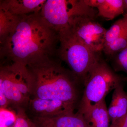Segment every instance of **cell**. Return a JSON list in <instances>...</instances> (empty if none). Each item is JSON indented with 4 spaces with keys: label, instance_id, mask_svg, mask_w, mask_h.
<instances>
[{
    "label": "cell",
    "instance_id": "cell-1",
    "mask_svg": "<svg viewBox=\"0 0 127 127\" xmlns=\"http://www.w3.org/2000/svg\"><path fill=\"white\" fill-rule=\"evenodd\" d=\"M59 43L58 32L36 14L18 16L15 26L0 44L2 62L28 65L45 56H55Z\"/></svg>",
    "mask_w": 127,
    "mask_h": 127
},
{
    "label": "cell",
    "instance_id": "cell-2",
    "mask_svg": "<svg viewBox=\"0 0 127 127\" xmlns=\"http://www.w3.org/2000/svg\"><path fill=\"white\" fill-rule=\"evenodd\" d=\"M55 56H45L27 65L32 75V98L58 100L76 108L81 98L77 78Z\"/></svg>",
    "mask_w": 127,
    "mask_h": 127
},
{
    "label": "cell",
    "instance_id": "cell-3",
    "mask_svg": "<svg viewBox=\"0 0 127 127\" xmlns=\"http://www.w3.org/2000/svg\"><path fill=\"white\" fill-rule=\"evenodd\" d=\"M59 43L56 56L68 66L80 82L84 84L89 73L100 59L78 39L70 27L58 32Z\"/></svg>",
    "mask_w": 127,
    "mask_h": 127
},
{
    "label": "cell",
    "instance_id": "cell-4",
    "mask_svg": "<svg viewBox=\"0 0 127 127\" xmlns=\"http://www.w3.org/2000/svg\"><path fill=\"white\" fill-rule=\"evenodd\" d=\"M123 78L100 58L93 67L84 82V91L77 112L84 114L105 99L111 91L124 82Z\"/></svg>",
    "mask_w": 127,
    "mask_h": 127
},
{
    "label": "cell",
    "instance_id": "cell-5",
    "mask_svg": "<svg viewBox=\"0 0 127 127\" xmlns=\"http://www.w3.org/2000/svg\"><path fill=\"white\" fill-rule=\"evenodd\" d=\"M40 14L48 25L58 33L69 27L76 17H95L97 11L86 4L84 0H47Z\"/></svg>",
    "mask_w": 127,
    "mask_h": 127
},
{
    "label": "cell",
    "instance_id": "cell-6",
    "mask_svg": "<svg viewBox=\"0 0 127 127\" xmlns=\"http://www.w3.org/2000/svg\"><path fill=\"white\" fill-rule=\"evenodd\" d=\"M95 18L88 16L76 17L69 27L79 40L94 52L98 53L104 49L107 30Z\"/></svg>",
    "mask_w": 127,
    "mask_h": 127
},
{
    "label": "cell",
    "instance_id": "cell-7",
    "mask_svg": "<svg viewBox=\"0 0 127 127\" xmlns=\"http://www.w3.org/2000/svg\"><path fill=\"white\" fill-rule=\"evenodd\" d=\"M0 90H2L9 101L10 106L14 109L28 107L29 101L16 86L9 66L2 63L0 67Z\"/></svg>",
    "mask_w": 127,
    "mask_h": 127
},
{
    "label": "cell",
    "instance_id": "cell-8",
    "mask_svg": "<svg viewBox=\"0 0 127 127\" xmlns=\"http://www.w3.org/2000/svg\"><path fill=\"white\" fill-rule=\"evenodd\" d=\"M35 117H47L74 112L75 108L58 100L31 98L28 107Z\"/></svg>",
    "mask_w": 127,
    "mask_h": 127
},
{
    "label": "cell",
    "instance_id": "cell-9",
    "mask_svg": "<svg viewBox=\"0 0 127 127\" xmlns=\"http://www.w3.org/2000/svg\"><path fill=\"white\" fill-rule=\"evenodd\" d=\"M37 127H88L83 114L69 112L54 117H34L32 120Z\"/></svg>",
    "mask_w": 127,
    "mask_h": 127
},
{
    "label": "cell",
    "instance_id": "cell-10",
    "mask_svg": "<svg viewBox=\"0 0 127 127\" xmlns=\"http://www.w3.org/2000/svg\"><path fill=\"white\" fill-rule=\"evenodd\" d=\"M46 0H3L0 6L19 16L39 13Z\"/></svg>",
    "mask_w": 127,
    "mask_h": 127
},
{
    "label": "cell",
    "instance_id": "cell-11",
    "mask_svg": "<svg viewBox=\"0 0 127 127\" xmlns=\"http://www.w3.org/2000/svg\"><path fill=\"white\" fill-rule=\"evenodd\" d=\"M83 115L88 127H109L111 125L105 99Z\"/></svg>",
    "mask_w": 127,
    "mask_h": 127
},
{
    "label": "cell",
    "instance_id": "cell-12",
    "mask_svg": "<svg viewBox=\"0 0 127 127\" xmlns=\"http://www.w3.org/2000/svg\"><path fill=\"white\" fill-rule=\"evenodd\" d=\"M97 16L109 21L124 14V0H103L97 7Z\"/></svg>",
    "mask_w": 127,
    "mask_h": 127
},
{
    "label": "cell",
    "instance_id": "cell-13",
    "mask_svg": "<svg viewBox=\"0 0 127 127\" xmlns=\"http://www.w3.org/2000/svg\"><path fill=\"white\" fill-rule=\"evenodd\" d=\"M111 103L118 110V118L116 122L124 118L127 115V92L124 90V82L114 89Z\"/></svg>",
    "mask_w": 127,
    "mask_h": 127
},
{
    "label": "cell",
    "instance_id": "cell-14",
    "mask_svg": "<svg viewBox=\"0 0 127 127\" xmlns=\"http://www.w3.org/2000/svg\"><path fill=\"white\" fill-rule=\"evenodd\" d=\"M18 16L0 6V43H2L15 26Z\"/></svg>",
    "mask_w": 127,
    "mask_h": 127
},
{
    "label": "cell",
    "instance_id": "cell-15",
    "mask_svg": "<svg viewBox=\"0 0 127 127\" xmlns=\"http://www.w3.org/2000/svg\"><path fill=\"white\" fill-rule=\"evenodd\" d=\"M127 29V14H124L122 18L116 21L109 30H107L105 45L112 42L117 39Z\"/></svg>",
    "mask_w": 127,
    "mask_h": 127
},
{
    "label": "cell",
    "instance_id": "cell-16",
    "mask_svg": "<svg viewBox=\"0 0 127 127\" xmlns=\"http://www.w3.org/2000/svg\"><path fill=\"white\" fill-rule=\"evenodd\" d=\"M127 47V29L112 42L106 44L103 51L108 56L113 57Z\"/></svg>",
    "mask_w": 127,
    "mask_h": 127
},
{
    "label": "cell",
    "instance_id": "cell-17",
    "mask_svg": "<svg viewBox=\"0 0 127 127\" xmlns=\"http://www.w3.org/2000/svg\"><path fill=\"white\" fill-rule=\"evenodd\" d=\"M16 119V111L0 108V127H14Z\"/></svg>",
    "mask_w": 127,
    "mask_h": 127
},
{
    "label": "cell",
    "instance_id": "cell-18",
    "mask_svg": "<svg viewBox=\"0 0 127 127\" xmlns=\"http://www.w3.org/2000/svg\"><path fill=\"white\" fill-rule=\"evenodd\" d=\"M113 67L114 71H122L127 75V47L114 56Z\"/></svg>",
    "mask_w": 127,
    "mask_h": 127
},
{
    "label": "cell",
    "instance_id": "cell-19",
    "mask_svg": "<svg viewBox=\"0 0 127 127\" xmlns=\"http://www.w3.org/2000/svg\"><path fill=\"white\" fill-rule=\"evenodd\" d=\"M17 119L14 127H37L32 120L30 119L23 108L16 109Z\"/></svg>",
    "mask_w": 127,
    "mask_h": 127
},
{
    "label": "cell",
    "instance_id": "cell-20",
    "mask_svg": "<svg viewBox=\"0 0 127 127\" xmlns=\"http://www.w3.org/2000/svg\"><path fill=\"white\" fill-rule=\"evenodd\" d=\"M103 0H84L85 4L89 7L97 8L103 2Z\"/></svg>",
    "mask_w": 127,
    "mask_h": 127
},
{
    "label": "cell",
    "instance_id": "cell-21",
    "mask_svg": "<svg viewBox=\"0 0 127 127\" xmlns=\"http://www.w3.org/2000/svg\"><path fill=\"white\" fill-rule=\"evenodd\" d=\"M109 127H127V115L122 120L111 124Z\"/></svg>",
    "mask_w": 127,
    "mask_h": 127
},
{
    "label": "cell",
    "instance_id": "cell-22",
    "mask_svg": "<svg viewBox=\"0 0 127 127\" xmlns=\"http://www.w3.org/2000/svg\"><path fill=\"white\" fill-rule=\"evenodd\" d=\"M124 3L125 11L124 14H127V0H124Z\"/></svg>",
    "mask_w": 127,
    "mask_h": 127
},
{
    "label": "cell",
    "instance_id": "cell-23",
    "mask_svg": "<svg viewBox=\"0 0 127 127\" xmlns=\"http://www.w3.org/2000/svg\"><path fill=\"white\" fill-rule=\"evenodd\" d=\"M123 79L124 81L127 82V76L126 77H123Z\"/></svg>",
    "mask_w": 127,
    "mask_h": 127
}]
</instances>
